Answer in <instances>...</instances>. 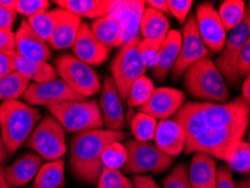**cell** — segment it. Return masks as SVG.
Wrapping results in <instances>:
<instances>
[{
  "label": "cell",
  "instance_id": "obj_23",
  "mask_svg": "<svg viewBox=\"0 0 250 188\" xmlns=\"http://www.w3.org/2000/svg\"><path fill=\"white\" fill-rule=\"evenodd\" d=\"M82 24V18L60 8L58 24L56 29H54L52 38L49 41L51 49L57 51L67 50L70 47L72 49Z\"/></svg>",
  "mask_w": 250,
  "mask_h": 188
},
{
  "label": "cell",
  "instance_id": "obj_12",
  "mask_svg": "<svg viewBox=\"0 0 250 188\" xmlns=\"http://www.w3.org/2000/svg\"><path fill=\"white\" fill-rule=\"evenodd\" d=\"M182 46L178 59L171 70V78L178 80L190 65L204 58L211 57V52L205 46L197 31L195 15H189L182 28Z\"/></svg>",
  "mask_w": 250,
  "mask_h": 188
},
{
  "label": "cell",
  "instance_id": "obj_34",
  "mask_svg": "<svg viewBox=\"0 0 250 188\" xmlns=\"http://www.w3.org/2000/svg\"><path fill=\"white\" fill-rule=\"evenodd\" d=\"M154 89L156 87H154L152 80L146 76H143L134 81L126 97L128 107H142L151 98Z\"/></svg>",
  "mask_w": 250,
  "mask_h": 188
},
{
  "label": "cell",
  "instance_id": "obj_3",
  "mask_svg": "<svg viewBox=\"0 0 250 188\" xmlns=\"http://www.w3.org/2000/svg\"><path fill=\"white\" fill-rule=\"evenodd\" d=\"M184 87L193 98L208 103L224 104L230 99L226 79L211 58H204L184 72Z\"/></svg>",
  "mask_w": 250,
  "mask_h": 188
},
{
  "label": "cell",
  "instance_id": "obj_47",
  "mask_svg": "<svg viewBox=\"0 0 250 188\" xmlns=\"http://www.w3.org/2000/svg\"><path fill=\"white\" fill-rule=\"evenodd\" d=\"M134 188H160L152 177L148 175H135L133 177Z\"/></svg>",
  "mask_w": 250,
  "mask_h": 188
},
{
  "label": "cell",
  "instance_id": "obj_52",
  "mask_svg": "<svg viewBox=\"0 0 250 188\" xmlns=\"http://www.w3.org/2000/svg\"><path fill=\"white\" fill-rule=\"evenodd\" d=\"M8 156H9V154L6 151L5 146H3L2 138H1V132H0V164L5 162L7 160V158H8Z\"/></svg>",
  "mask_w": 250,
  "mask_h": 188
},
{
  "label": "cell",
  "instance_id": "obj_17",
  "mask_svg": "<svg viewBox=\"0 0 250 188\" xmlns=\"http://www.w3.org/2000/svg\"><path fill=\"white\" fill-rule=\"evenodd\" d=\"M99 107L102 110L103 120L106 130L122 132L124 127V109L116 84L111 76L104 78L102 86Z\"/></svg>",
  "mask_w": 250,
  "mask_h": 188
},
{
  "label": "cell",
  "instance_id": "obj_29",
  "mask_svg": "<svg viewBox=\"0 0 250 188\" xmlns=\"http://www.w3.org/2000/svg\"><path fill=\"white\" fill-rule=\"evenodd\" d=\"M64 159L44 164L35 177L33 188H61L65 185Z\"/></svg>",
  "mask_w": 250,
  "mask_h": 188
},
{
  "label": "cell",
  "instance_id": "obj_41",
  "mask_svg": "<svg viewBox=\"0 0 250 188\" xmlns=\"http://www.w3.org/2000/svg\"><path fill=\"white\" fill-rule=\"evenodd\" d=\"M192 0H168L169 14L172 15L181 24H185L193 6Z\"/></svg>",
  "mask_w": 250,
  "mask_h": 188
},
{
  "label": "cell",
  "instance_id": "obj_9",
  "mask_svg": "<svg viewBox=\"0 0 250 188\" xmlns=\"http://www.w3.org/2000/svg\"><path fill=\"white\" fill-rule=\"evenodd\" d=\"M65 131L53 116H44L29 136L26 146L34 150L43 160L61 159L67 152Z\"/></svg>",
  "mask_w": 250,
  "mask_h": 188
},
{
  "label": "cell",
  "instance_id": "obj_24",
  "mask_svg": "<svg viewBox=\"0 0 250 188\" xmlns=\"http://www.w3.org/2000/svg\"><path fill=\"white\" fill-rule=\"evenodd\" d=\"M182 46V33L176 29H172L168 33L167 38L161 44L159 60L157 67L152 70L154 78L159 81H164L167 78L169 72L177 61Z\"/></svg>",
  "mask_w": 250,
  "mask_h": 188
},
{
  "label": "cell",
  "instance_id": "obj_40",
  "mask_svg": "<svg viewBox=\"0 0 250 188\" xmlns=\"http://www.w3.org/2000/svg\"><path fill=\"white\" fill-rule=\"evenodd\" d=\"M49 7L47 0H17V13L27 18L46 12Z\"/></svg>",
  "mask_w": 250,
  "mask_h": 188
},
{
  "label": "cell",
  "instance_id": "obj_2",
  "mask_svg": "<svg viewBox=\"0 0 250 188\" xmlns=\"http://www.w3.org/2000/svg\"><path fill=\"white\" fill-rule=\"evenodd\" d=\"M41 113L25 102H2L0 105V132L3 146L8 154H13L27 141L34 131Z\"/></svg>",
  "mask_w": 250,
  "mask_h": 188
},
{
  "label": "cell",
  "instance_id": "obj_27",
  "mask_svg": "<svg viewBox=\"0 0 250 188\" xmlns=\"http://www.w3.org/2000/svg\"><path fill=\"white\" fill-rule=\"evenodd\" d=\"M15 71L34 84H44L58 79L56 68L47 62H32L21 57L15 60Z\"/></svg>",
  "mask_w": 250,
  "mask_h": 188
},
{
  "label": "cell",
  "instance_id": "obj_8",
  "mask_svg": "<svg viewBox=\"0 0 250 188\" xmlns=\"http://www.w3.org/2000/svg\"><path fill=\"white\" fill-rule=\"evenodd\" d=\"M139 42L140 39L121 46L111 63V77L122 99L127 97L134 81L145 76L148 69L140 54Z\"/></svg>",
  "mask_w": 250,
  "mask_h": 188
},
{
  "label": "cell",
  "instance_id": "obj_14",
  "mask_svg": "<svg viewBox=\"0 0 250 188\" xmlns=\"http://www.w3.org/2000/svg\"><path fill=\"white\" fill-rule=\"evenodd\" d=\"M146 9V1H141V0L113 1L108 15L115 18L120 25L123 45L140 39V26Z\"/></svg>",
  "mask_w": 250,
  "mask_h": 188
},
{
  "label": "cell",
  "instance_id": "obj_11",
  "mask_svg": "<svg viewBox=\"0 0 250 188\" xmlns=\"http://www.w3.org/2000/svg\"><path fill=\"white\" fill-rule=\"evenodd\" d=\"M248 127L233 128H204L202 133L196 138L186 143L184 152L204 153L224 161L228 150L232 143L244 139Z\"/></svg>",
  "mask_w": 250,
  "mask_h": 188
},
{
  "label": "cell",
  "instance_id": "obj_5",
  "mask_svg": "<svg viewBox=\"0 0 250 188\" xmlns=\"http://www.w3.org/2000/svg\"><path fill=\"white\" fill-rule=\"evenodd\" d=\"M124 146L127 150V161L124 167L126 174H161L168 170L175 161V158L163 152L151 142H140L133 139L127 140Z\"/></svg>",
  "mask_w": 250,
  "mask_h": 188
},
{
  "label": "cell",
  "instance_id": "obj_18",
  "mask_svg": "<svg viewBox=\"0 0 250 188\" xmlns=\"http://www.w3.org/2000/svg\"><path fill=\"white\" fill-rule=\"evenodd\" d=\"M15 52L18 57L32 62H47L51 58L49 43L35 34L27 21H21L15 33Z\"/></svg>",
  "mask_w": 250,
  "mask_h": 188
},
{
  "label": "cell",
  "instance_id": "obj_35",
  "mask_svg": "<svg viewBox=\"0 0 250 188\" xmlns=\"http://www.w3.org/2000/svg\"><path fill=\"white\" fill-rule=\"evenodd\" d=\"M158 121L148 114L139 112L131 121V131L134 140L140 142H150L154 139Z\"/></svg>",
  "mask_w": 250,
  "mask_h": 188
},
{
  "label": "cell",
  "instance_id": "obj_39",
  "mask_svg": "<svg viewBox=\"0 0 250 188\" xmlns=\"http://www.w3.org/2000/svg\"><path fill=\"white\" fill-rule=\"evenodd\" d=\"M165 188H193L188 178V168L185 164H179L172 169L164 180Z\"/></svg>",
  "mask_w": 250,
  "mask_h": 188
},
{
  "label": "cell",
  "instance_id": "obj_19",
  "mask_svg": "<svg viewBox=\"0 0 250 188\" xmlns=\"http://www.w3.org/2000/svg\"><path fill=\"white\" fill-rule=\"evenodd\" d=\"M72 52L77 59L90 67H98L107 60L111 49L99 42L91 32L90 25L83 21Z\"/></svg>",
  "mask_w": 250,
  "mask_h": 188
},
{
  "label": "cell",
  "instance_id": "obj_16",
  "mask_svg": "<svg viewBox=\"0 0 250 188\" xmlns=\"http://www.w3.org/2000/svg\"><path fill=\"white\" fill-rule=\"evenodd\" d=\"M185 99V94L175 88H156L151 98L139 108V112L148 114L157 121L168 120L183 107Z\"/></svg>",
  "mask_w": 250,
  "mask_h": 188
},
{
  "label": "cell",
  "instance_id": "obj_15",
  "mask_svg": "<svg viewBox=\"0 0 250 188\" xmlns=\"http://www.w3.org/2000/svg\"><path fill=\"white\" fill-rule=\"evenodd\" d=\"M21 98L26 104L31 106L42 105L46 106V107L59 104V103L84 99L82 96L76 94L61 79L44 84L31 83L28 84L26 91L21 96Z\"/></svg>",
  "mask_w": 250,
  "mask_h": 188
},
{
  "label": "cell",
  "instance_id": "obj_42",
  "mask_svg": "<svg viewBox=\"0 0 250 188\" xmlns=\"http://www.w3.org/2000/svg\"><path fill=\"white\" fill-rule=\"evenodd\" d=\"M17 54L13 52H1L0 51V78L10 75L15 71V60Z\"/></svg>",
  "mask_w": 250,
  "mask_h": 188
},
{
  "label": "cell",
  "instance_id": "obj_38",
  "mask_svg": "<svg viewBox=\"0 0 250 188\" xmlns=\"http://www.w3.org/2000/svg\"><path fill=\"white\" fill-rule=\"evenodd\" d=\"M161 44L163 43L151 42V41L140 39V42H139L140 54H141V58L143 62H145L146 68L153 70L157 67L158 60H159Z\"/></svg>",
  "mask_w": 250,
  "mask_h": 188
},
{
  "label": "cell",
  "instance_id": "obj_20",
  "mask_svg": "<svg viewBox=\"0 0 250 188\" xmlns=\"http://www.w3.org/2000/svg\"><path fill=\"white\" fill-rule=\"evenodd\" d=\"M153 141L163 152L172 158L184 152L186 146L185 133L178 122L174 119L158 122Z\"/></svg>",
  "mask_w": 250,
  "mask_h": 188
},
{
  "label": "cell",
  "instance_id": "obj_6",
  "mask_svg": "<svg viewBox=\"0 0 250 188\" xmlns=\"http://www.w3.org/2000/svg\"><path fill=\"white\" fill-rule=\"evenodd\" d=\"M54 68L61 80L83 98L90 97L102 91V83L97 72L75 55L62 54L58 57Z\"/></svg>",
  "mask_w": 250,
  "mask_h": 188
},
{
  "label": "cell",
  "instance_id": "obj_45",
  "mask_svg": "<svg viewBox=\"0 0 250 188\" xmlns=\"http://www.w3.org/2000/svg\"><path fill=\"white\" fill-rule=\"evenodd\" d=\"M16 13L0 7V31L13 32Z\"/></svg>",
  "mask_w": 250,
  "mask_h": 188
},
{
  "label": "cell",
  "instance_id": "obj_46",
  "mask_svg": "<svg viewBox=\"0 0 250 188\" xmlns=\"http://www.w3.org/2000/svg\"><path fill=\"white\" fill-rule=\"evenodd\" d=\"M0 51L1 52L15 51V33L0 31Z\"/></svg>",
  "mask_w": 250,
  "mask_h": 188
},
{
  "label": "cell",
  "instance_id": "obj_13",
  "mask_svg": "<svg viewBox=\"0 0 250 188\" xmlns=\"http://www.w3.org/2000/svg\"><path fill=\"white\" fill-rule=\"evenodd\" d=\"M195 18L198 34L209 52H221L227 41V31L214 5L209 1L200 3L196 8Z\"/></svg>",
  "mask_w": 250,
  "mask_h": 188
},
{
  "label": "cell",
  "instance_id": "obj_33",
  "mask_svg": "<svg viewBox=\"0 0 250 188\" xmlns=\"http://www.w3.org/2000/svg\"><path fill=\"white\" fill-rule=\"evenodd\" d=\"M31 81L24 78L17 71L0 78V102L18 99L26 91Z\"/></svg>",
  "mask_w": 250,
  "mask_h": 188
},
{
  "label": "cell",
  "instance_id": "obj_37",
  "mask_svg": "<svg viewBox=\"0 0 250 188\" xmlns=\"http://www.w3.org/2000/svg\"><path fill=\"white\" fill-rule=\"evenodd\" d=\"M98 188H134V186L133 182H131L121 170L103 168Z\"/></svg>",
  "mask_w": 250,
  "mask_h": 188
},
{
  "label": "cell",
  "instance_id": "obj_25",
  "mask_svg": "<svg viewBox=\"0 0 250 188\" xmlns=\"http://www.w3.org/2000/svg\"><path fill=\"white\" fill-rule=\"evenodd\" d=\"M54 3L79 18H97L107 16L113 6L112 0H57Z\"/></svg>",
  "mask_w": 250,
  "mask_h": 188
},
{
  "label": "cell",
  "instance_id": "obj_1",
  "mask_svg": "<svg viewBox=\"0 0 250 188\" xmlns=\"http://www.w3.org/2000/svg\"><path fill=\"white\" fill-rule=\"evenodd\" d=\"M124 140L123 132L91 130L75 134L69 143V166L79 182L96 185L103 171L102 154L107 146Z\"/></svg>",
  "mask_w": 250,
  "mask_h": 188
},
{
  "label": "cell",
  "instance_id": "obj_4",
  "mask_svg": "<svg viewBox=\"0 0 250 188\" xmlns=\"http://www.w3.org/2000/svg\"><path fill=\"white\" fill-rule=\"evenodd\" d=\"M46 108L68 133L103 130L105 126L101 107L94 99L63 102Z\"/></svg>",
  "mask_w": 250,
  "mask_h": 188
},
{
  "label": "cell",
  "instance_id": "obj_51",
  "mask_svg": "<svg viewBox=\"0 0 250 188\" xmlns=\"http://www.w3.org/2000/svg\"><path fill=\"white\" fill-rule=\"evenodd\" d=\"M0 188H14L7 183L5 178V166L0 164Z\"/></svg>",
  "mask_w": 250,
  "mask_h": 188
},
{
  "label": "cell",
  "instance_id": "obj_53",
  "mask_svg": "<svg viewBox=\"0 0 250 188\" xmlns=\"http://www.w3.org/2000/svg\"><path fill=\"white\" fill-rule=\"evenodd\" d=\"M236 188H250V178L241 180V182L236 184Z\"/></svg>",
  "mask_w": 250,
  "mask_h": 188
},
{
  "label": "cell",
  "instance_id": "obj_50",
  "mask_svg": "<svg viewBox=\"0 0 250 188\" xmlns=\"http://www.w3.org/2000/svg\"><path fill=\"white\" fill-rule=\"evenodd\" d=\"M0 7L17 13V0H0Z\"/></svg>",
  "mask_w": 250,
  "mask_h": 188
},
{
  "label": "cell",
  "instance_id": "obj_36",
  "mask_svg": "<svg viewBox=\"0 0 250 188\" xmlns=\"http://www.w3.org/2000/svg\"><path fill=\"white\" fill-rule=\"evenodd\" d=\"M127 161V150L121 142H113L107 146L102 154L103 168L120 170L124 168Z\"/></svg>",
  "mask_w": 250,
  "mask_h": 188
},
{
  "label": "cell",
  "instance_id": "obj_22",
  "mask_svg": "<svg viewBox=\"0 0 250 188\" xmlns=\"http://www.w3.org/2000/svg\"><path fill=\"white\" fill-rule=\"evenodd\" d=\"M188 178L193 188H216L218 167L214 158L194 153L188 167Z\"/></svg>",
  "mask_w": 250,
  "mask_h": 188
},
{
  "label": "cell",
  "instance_id": "obj_48",
  "mask_svg": "<svg viewBox=\"0 0 250 188\" xmlns=\"http://www.w3.org/2000/svg\"><path fill=\"white\" fill-rule=\"evenodd\" d=\"M146 5L157 12L165 14L166 16L170 15L168 9V0H149V1H146Z\"/></svg>",
  "mask_w": 250,
  "mask_h": 188
},
{
  "label": "cell",
  "instance_id": "obj_26",
  "mask_svg": "<svg viewBox=\"0 0 250 188\" xmlns=\"http://www.w3.org/2000/svg\"><path fill=\"white\" fill-rule=\"evenodd\" d=\"M169 32L170 29H169L168 16L150 7H146L141 21V26H140V34L142 35V39L151 41V42L163 43Z\"/></svg>",
  "mask_w": 250,
  "mask_h": 188
},
{
  "label": "cell",
  "instance_id": "obj_30",
  "mask_svg": "<svg viewBox=\"0 0 250 188\" xmlns=\"http://www.w3.org/2000/svg\"><path fill=\"white\" fill-rule=\"evenodd\" d=\"M224 161L228 168L239 174H250V146L246 140H238L226 154Z\"/></svg>",
  "mask_w": 250,
  "mask_h": 188
},
{
  "label": "cell",
  "instance_id": "obj_21",
  "mask_svg": "<svg viewBox=\"0 0 250 188\" xmlns=\"http://www.w3.org/2000/svg\"><path fill=\"white\" fill-rule=\"evenodd\" d=\"M43 166V158L36 153H26L5 167V178L12 187H21L28 184Z\"/></svg>",
  "mask_w": 250,
  "mask_h": 188
},
{
  "label": "cell",
  "instance_id": "obj_31",
  "mask_svg": "<svg viewBox=\"0 0 250 188\" xmlns=\"http://www.w3.org/2000/svg\"><path fill=\"white\" fill-rule=\"evenodd\" d=\"M59 15H60V8L46 10V12L27 18V24L35 32L36 35L49 43L58 24Z\"/></svg>",
  "mask_w": 250,
  "mask_h": 188
},
{
  "label": "cell",
  "instance_id": "obj_54",
  "mask_svg": "<svg viewBox=\"0 0 250 188\" xmlns=\"http://www.w3.org/2000/svg\"><path fill=\"white\" fill-rule=\"evenodd\" d=\"M246 141H247V142L249 143V146H250V130H249V132H248V135H247V140H246Z\"/></svg>",
  "mask_w": 250,
  "mask_h": 188
},
{
  "label": "cell",
  "instance_id": "obj_44",
  "mask_svg": "<svg viewBox=\"0 0 250 188\" xmlns=\"http://www.w3.org/2000/svg\"><path fill=\"white\" fill-rule=\"evenodd\" d=\"M216 188H236L232 172L228 167H220L218 169V185Z\"/></svg>",
  "mask_w": 250,
  "mask_h": 188
},
{
  "label": "cell",
  "instance_id": "obj_10",
  "mask_svg": "<svg viewBox=\"0 0 250 188\" xmlns=\"http://www.w3.org/2000/svg\"><path fill=\"white\" fill-rule=\"evenodd\" d=\"M201 109L205 128L248 127L249 125L250 106L241 96L224 104L201 102Z\"/></svg>",
  "mask_w": 250,
  "mask_h": 188
},
{
  "label": "cell",
  "instance_id": "obj_49",
  "mask_svg": "<svg viewBox=\"0 0 250 188\" xmlns=\"http://www.w3.org/2000/svg\"><path fill=\"white\" fill-rule=\"evenodd\" d=\"M241 97L244 98L250 106V73L245 77L244 83H242Z\"/></svg>",
  "mask_w": 250,
  "mask_h": 188
},
{
  "label": "cell",
  "instance_id": "obj_32",
  "mask_svg": "<svg viewBox=\"0 0 250 188\" xmlns=\"http://www.w3.org/2000/svg\"><path fill=\"white\" fill-rule=\"evenodd\" d=\"M246 7L247 3L244 0H226L220 5L218 14L227 32L232 31L241 23L246 14Z\"/></svg>",
  "mask_w": 250,
  "mask_h": 188
},
{
  "label": "cell",
  "instance_id": "obj_7",
  "mask_svg": "<svg viewBox=\"0 0 250 188\" xmlns=\"http://www.w3.org/2000/svg\"><path fill=\"white\" fill-rule=\"evenodd\" d=\"M250 35V1L246 7V14L244 20L236 28L229 32L227 36L226 44L220 52L219 57L215 59L214 63L219 71L221 72L227 84L233 88H238L241 83V78L238 72L239 57L245 43Z\"/></svg>",
  "mask_w": 250,
  "mask_h": 188
},
{
  "label": "cell",
  "instance_id": "obj_28",
  "mask_svg": "<svg viewBox=\"0 0 250 188\" xmlns=\"http://www.w3.org/2000/svg\"><path fill=\"white\" fill-rule=\"evenodd\" d=\"M91 32L99 42L109 47H121L123 45L122 33L120 25L112 16H104L94 20L90 25Z\"/></svg>",
  "mask_w": 250,
  "mask_h": 188
},
{
  "label": "cell",
  "instance_id": "obj_43",
  "mask_svg": "<svg viewBox=\"0 0 250 188\" xmlns=\"http://www.w3.org/2000/svg\"><path fill=\"white\" fill-rule=\"evenodd\" d=\"M238 72L240 78H245L250 73V35L246 41L244 49H242L240 57H239Z\"/></svg>",
  "mask_w": 250,
  "mask_h": 188
}]
</instances>
